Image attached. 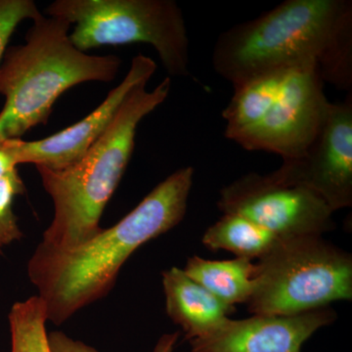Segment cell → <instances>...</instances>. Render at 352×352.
I'll return each mask as SVG.
<instances>
[{
	"mask_svg": "<svg viewBox=\"0 0 352 352\" xmlns=\"http://www.w3.org/2000/svg\"><path fill=\"white\" fill-rule=\"evenodd\" d=\"M194 168H179L157 184L117 224L68 249L39 244L28 275L45 303L48 321L61 325L108 295L127 259L141 245L182 221Z\"/></svg>",
	"mask_w": 352,
	"mask_h": 352,
	"instance_id": "6da1fadb",
	"label": "cell"
},
{
	"mask_svg": "<svg viewBox=\"0 0 352 352\" xmlns=\"http://www.w3.org/2000/svg\"><path fill=\"white\" fill-rule=\"evenodd\" d=\"M212 66L234 87L256 76L314 67L325 83L352 89L351 0H286L220 34Z\"/></svg>",
	"mask_w": 352,
	"mask_h": 352,
	"instance_id": "7a4b0ae2",
	"label": "cell"
},
{
	"mask_svg": "<svg viewBox=\"0 0 352 352\" xmlns=\"http://www.w3.org/2000/svg\"><path fill=\"white\" fill-rule=\"evenodd\" d=\"M146 85L132 88L110 126L80 161L61 170L36 168L54 205V217L41 244L68 249L102 230V214L131 161L139 124L166 100L171 78L166 76L151 91Z\"/></svg>",
	"mask_w": 352,
	"mask_h": 352,
	"instance_id": "3957f363",
	"label": "cell"
},
{
	"mask_svg": "<svg viewBox=\"0 0 352 352\" xmlns=\"http://www.w3.org/2000/svg\"><path fill=\"white\" fill-rule=\"evenodd\" d=\"M25 43L7 48L0 66V143L21 139L45 124L55 102L69 88L88 82H111L122 60L80 51L69 39L71 24L41 14L32 21Z\"/></svg>",
	"mask_w": 352,
	"mask_h": 352,
	"instance_id": "277c9868",
	"label": "cell"
},
{
	"mask_svg": "<svg viewBox=\"0 0 352 352\" xmlns=\"http://www.w3.org/2000/svg\"><path fill=\"white\" fill-rule=\"evenodd\" d=\"M254 315H296L351 300L352 258L322 236L277 238L256 263Z\"/></svg>",
	"mask_w": 352,
	"mask_h": 352,
	"instance_id": "5b68a950",
	"label": "cell"
},
{
	"mask_svg": "<svg viewBox=\"0 0 352 352\" xmlns=\"http://www.w3.org/2000/svg\"><path fill=\"white\" fill-rule=\"evenodd\" d=\"M44 12L74 25L69 39L83 52L105 45L149 44L168 76H189L188 34L175 0H56Z\"/></svg>",
	"mask_w": 352,
	"mask_h": 352,
	"instance_id": "8992f818",
	"label": "cell"
},
{
	"mask_svg": "<svg viewBox=\"0 0 352 352\" xmlns=\"http://www.w3.org/2000/svg\"><path fill=\"white\" fill-rule=\"evenodd\" d=\"M217 207L222 214L241 215L277 238L322 236L335 228L333 212L320 197L270 173H249L227 185Z\"/></svg>",
	"mask_w": 352,
	"mask_h": 352,
	"instance_id": "52a82bcc",
	"label": "cell"
},
{
	"mask_svg": "<svg viewBox=\"0 0 352 352\" xmlns=\"http://www.w3.org/2000/svg\"><path fill=\"white\" fill-rule=\"evenodd\" d=\"M325 82L314 67L289 69L270 108L236 143L249 151H265L283 161L302 156L314 140L329 103Z\"/></svg>",
	"mask_w": 352,
	"mask_h": 352,
	"instance_id": "ba28073f",
	"label": "cell"
},
{
	"mask_svg": "<svg viewBox=\"0 0 352 352\" xmlns=\"http://www.w3.org/2000/svg\"><path fill=\"white\" fill-rule=\"evenodd\" d=\"M270 175L310 190L333 212L352 206V96L329 103L321 126L302 156L283 161Z\"/></svg>",
	"mask_w": 352,
	"mask_h": 352,
	"instance_id": "9c48e42d",
	"label": "cell"
},
{
	"mask_svg": "<svg viewBox=\"0 0 352 352\" xmlns=\"http://www.w3.org/2000/svg\"><path fill=\"white\" fill-rule=\"evenodd\" d=\"M156 69L154 60L138 55L132 59L122 82L111 90L105 100L85 119L41 140H6L18 164H32L36 168L61 170L78 163L110 126L132 88L139 83L148 82Z\"/></svg>",
	"mask_w": 352,
	"mask_h": 352,
	"instance_id": "30bf717a",
	"label": "cell"
},
{
	"mask_svg": "<svg viewBox=\"0 0 352 352\" xmlns=\"http://www.w3.org/2000/svg\"><path fill=\"white\" fill-rule=\"evenodd\" d=\"M337 314L329 307L296 315L228 318L214 332L189 340L192 352H302L303 344Z\"/></svg>",
	"mask_w": 352,
	"mask_h": 352,
	"instance_id": "8fae6325",
	"label": "cell"
},
{
	"mask_svg": "<svg viewBox=\"0 0 352 352\" xmlns=\"http://www.w3.org/2000/svg\"><path fill=\"white\" fill-rule=\"evenodd\" d=\"M163 286L166 314L180 326L188 342L214 332L235 310L217 300L180 268L164 271Z\"/></svg>",
	"mask_w": 352,
	"mask_h": 352,
	"instance_id": "7c38bea8",
	"label": "cell"
},
{
	"mask_svg": "<svg viewBox=\"0 0 352 352\" xmlns=\"http://www.w3.org/2000/svg\"><path fill=\"white\" fill-rule=\"evenodd\" d=\"M183 271L220 302L233 307L249 302L256 288V263L251 259L210 261L194 256Z\"/></svg>",
	"mask_w": 352,
	"mask_h": 352,
	"instance_id": "4fadbf2b",
	"label": "cell"
},
{
	"mask_svg": "<svg viewBox=\"0 0 352 352\" xmlns=\"http://www.w3.org/2000/svg\"><path fill=\"white\" fill-rule=\"evenodd\" d=\"M288 69L256 76L234 87V94L222 112L226 138L236 141L258 124L276 99Z\"/></svg>",
	"mask_w": 352,
	"mask_h": 352,
	"instance_id": "5bb4252c",
	"label": "cell"
},
{
	"mask_svg": "<svg viewBox=\"0 0 352 352\" xmlns=\"http://www.w3.org/2000/svg\"><path fill=\"white\" fill-rule=\"evenodd\" d=\"M277 240L276 236L237 214H223L203 236V244L212 251L232 252L236 258H261Z\"/></svg>",
	"mask_w": 352,
	"mask_h": 352,
	"instance_id": "9a60e30c",
	"label": "cell"
},
{
	"mask_svg": "<svg viewBox=\"0 0 352 352\" xmlns=\"http://www.w3.org/2000/svg\"><path fill=\"white\" fill-rule=\"evenodd\" d=\"M11 352H50L45 303L38 296L14 303L8 315Z\"/></svg>",
	"mask_w": 352,
	"mask_h": 352,
	"instance_id": "2e32d148",
	"label": "cell"
},
{
	"mask_svg": "<svg viewBox=\"0 0 352 352\" xmlns=\"http://www.w3.org/2000/svg\"><path fill=\"white\" fill-rule=\"evenodd\" d=\"M25 192V184L17 168L0 178V254L6 245L24 236L13 212V201Z\"/></svg>",
	"mask_w": 352,
	"mask_h": 352,
	"instance_id": "e0dca14e",
	"label": "cell"
},
{
	"mask_svg": "<svg viewBox=\"0 0 352 352\" xmlns=\"http://www.w3.org/2000/svg\"><path fill=\"white\" fill-rule=\"evenodd\" d=\"M41 14L32 0H0V66L18 25L25 20L34 21Z\"/></svg>",
	"mask_w": 352,
	"mask_h": 352,
	"instance_id": "ac0fdd59",
	"label": "cell"
},
{
	"mask_svg": "<svg viewBox=\"0 0 352 352\" xmlns=\"http://www.w3.org/2000/svg\"><path fill=\"white\" fill-rule=\"evenodd\" d=\"M179 332L166 333L157 342L154 352H173ZM50 352H99L82 340L72 339L63 332H51L47 335Z\"/></svg>",
	"mask_w": 352,
	"mask_h": 352,
	"instance_id": "d6986e66",
	"label": "cell"
},
{
	"mask_svg": "<svg viewBox=\"0 0 352 352\" xmlns=\"http://www.w3.org/2000/svg\"><path fill=\"white\" fill-rule=\"evenodd\" d=\"M19 166L15 154L7 141L0 143V178Z\"/></svg>",
	"mask_w": 352,
	"mask_h": 352,
	"instance_id": "ffe728a7",
	"label": "cell"
}]
</instances>
